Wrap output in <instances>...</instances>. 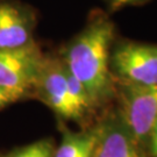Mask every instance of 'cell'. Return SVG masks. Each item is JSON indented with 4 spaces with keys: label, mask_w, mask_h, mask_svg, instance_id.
<instances>
[{
    "label": "cell",
    "mask_w": 157,
    "mask_h": 157,
    "mask_svg": "<svg viewBox=\"0 0 157 157\" xmlns=\"http://www.w3.org/2000/svg\"><path fill=\"white\" fill-rule=\"evenodd\" d=\"M106 5V12L111 15L129 6H143L151 0H102Z\"/></svg>",
    "instance_id": "cell-10"
},
{
    "label": "cell",
    "mask_w": 157,
    "mask_h": 157,
    "mask_svg": "<svg viewBox=\"0 0 157 157\" xmlns=\"http://www.w3.org/2000/svg\"><path fill=\"white\" fill-rule=\"evenodd\" d=\"M118 36L111 15L101 8H93L84 27L57 51L67 70L83 85L99 114L112 107L117 98L111 51Z\"/></svg>",
    "instance_id": "cell-1"
},
{
    "label": "cell",
    "mask_w": 157,
    "mask_h": 157,
    "mask_svg": "<svg viewBox=\"0 0 157 157\" xmlns=\"http://www.w3.org/2000/svg\"><path fill=\"white\" fill-rule=\"evenodd\" d=\"M115 84L157 85V43L117 37L111 51Z\"/></svg>",
    "instance_id": "cell-3"
},
{
    "label": "cell",
    "mask_w": 157,
    "mask_h": 157,
    "mask_svg": "<svg viewBox=\"0 0 157 157\" xmlns=\"http://www.w3.org/2000/svg\"><path fill=\"white\" fill-rule=\"evenodd\" d=\"M17 101H19V100H17L14 95L0 89V111L4 109V108L7 107L8 105H12V104L17 102Z\"/></svg>",
    "instance_id": "cell-12"
},
{
    "label": "cell",
    "mask_w": 157,
    "mask_h": 157,
    "mask_svg": "<svg viewBox=\"0 0 157 157\" xmlns=\"http://www.w3.org/2000/svg\"><path fill=\"white\" fill-rule=\"evenodd\" d=\"M55 146L52 139L44 137L25 146L17 147L4 155H0V157H52Z\"/></svg>",
    "instance_id": "cell-9"
},
{
    "label": "cell",
    "mask_w": 157,
    "mask_h": 157,
    "mask_svg": "<svg viewBox=\"0 0 157 157\" xmlns=\"http://www.w3.org/2000/svg\"><path fill=\"white\" fill-rule=\"evenodd\" d=\"M95 126L97 139L92 157H149L115 105L101 113Z\"/></svg>",
    "instance_id": "cell-6"
},
{
    "label": "cell",
    "mask_w": 157,
    "mask_h": 157,
    "mask_svg": "<svg viewBox=\"0 0 157 157\" xmlns=\"http://www.w3.org/2000/svg\"><path fill=\"white\" fill-rule=\"evenodd\" d=\"M115 106L136 140L146 142L157 126V85L115 84Z\"/></svg>",
    "instance_id": "cell-5"
},
{
    "label": "cell",
    "mask_w": 157,
    "mask_h": 157,
    "mask_svg": "<svg viewBox=\"0 0 157 157\" xmlns=\"http://www.w3.org/2000/svg\"><path fill=\"white\" fill-rule=\"evenodd\" d=\"M146 150L149 157H157V126L151 130L147 140Z\"/></svg>",
    "instance_id": "cell-11"
},
{
    "label": "cell",
    "mask_w": 157,
    "mask_h": 157,
    "mask_svg": "<svg viewBox=\"0 0 157 157\" xmlns=\"http://www.w3.org/2000/svg\"><path fill=\"white\" fill-rule=\"evenodd\" d=\"M32 98L44 104L58 122H75L79 128L94 124L100 115L83 85L67 70L57 52L44 55Z\"/></svg>",
    "instance_id": "cell-2"
},
{
    "label": "cell",
    "mask_w": 157,
    "mask_h": 157,
    "mask_svg": "<svg viewBox=\"0 0 157 157\" xmlns=\"http://www.w3.org/2000/svg\"><path fill=\"white\" fill-rule=\"evenodd\" d=\"M61 141L55 146L52 157H92L97 139V126L72 130L67 124L58 122Z\"/></svg>",
    "instance_id": "cell-8"
},
{
    "label": "cell",
    "mask_w": 157,
    "mask_h": 157,
    "mask_svg": "<svg viewBox=\"0 0 157 157\" xmlns=\"http://www.w3.org/2000/svg\"><path fill=\"white\" fill-rule=\"evenodd\" d=\"M39 12L21 0H0V49H21L37 41Z\"/></svg>",
    "instance_id": "cell-7"
},
{
    "label": "cell",
    "mask_w": 157,
    "mask_h": 157,
    "mask_svg": "<svg viewBox=\"0 0 157 157\" xmlns=\"http://www.w3.org/2000/svg\"><path fill=\"white\" fill-rule=\"evenodd\" d=\"M44 55L39 43L21 49H0V89L19 101L32 98Z\"/></svg>",
    "instance_id": "cell-4"
}]
</instances>
